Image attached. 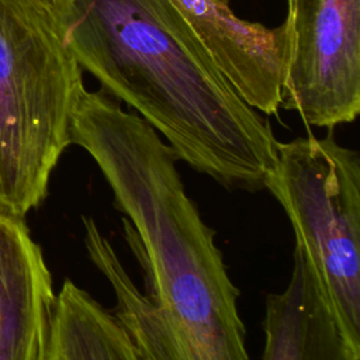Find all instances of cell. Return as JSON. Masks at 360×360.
<instances>
[{
    "instance_id": "1",
    "label": "cell",
    "mask_w": 360,
    "mask_h": 360,
    "mask_svg": "<svg viewBox=\"0 0 360 360\" xmlns=\"http://www.w3.org/2000/svg\"><path fill=\"white\" fill-rule=\"evenodd\" d=\"M70 143L94 159L124 214L145 290L125 270L91 217L84 246L115 295L112 315L138 360H250L239 290L222 252L176 169V155L139 115L82 84L70 112Z\"/></svg>"
},
{
    "instance_id": "2",
    "label": "cell",
    "mask_w": 360,
    "mask_h": 360,
    "mask_svg": "<svg viewBox=\"0 0 360 360\" xmlns=\"http://www.w3.org/2000/svg\"><path fill=\"white\" fill-rule=\"evenodd\" d=\"M52 6L80 69L141 112L177 160L229 190L266 188L278 141L170 0H52Z\"/></svg>"
},
{
    "instance_id": "3",
    "label": "cell",
    "mask_w": 360,
    "mask_h": 360,
    "mask_svg": "<svg viewBox=\"0 0 360 360\" xmlns=\"http://www.w3.org/2000/svg\"><path fill=\"white\" fill-rule=\"evenodd\" d=\"M82 69L51 0H0V211L24 218L70 145Z\"/></svg>"
},
{
    "instance_id": "4",
    "label": "cell",
    "mask_w": 360,
    "mask_h": 360,
    "mask_svg": "<svg viewBox=\"0 0 360 360\" xmlns=\"http://www.w3.org/2000/svg\"><path fill=\"white\" fill-rule=\"evenodd\" d=\"M266 188L284 208L340 328L360 349V156L333 135L277 143Z\"/></svg>"
},
{
    "instance_id": "5",
    "label": "cell",
    "mask_w": 360,
    "mask_h": 360,
    "mask_svg": "<svg viewBox=\"0 0 360 360\" xmlns=\"http://www.w3.org/2000/svg\"><path fill=\"white\" fill-rule=\"evenodd\" d=\"M280 107L307 125L352 122L360 111V0H287Z\"/></svg>"
},
{
    "instance_id": "6",
    "label": "cell",
    "mask_w": 360,
    "mask_h": 360,
    "mask_svg": "<svg viewBox=\"0 0 360 360\" xmlns=\"http://www.w3.org/2000/svg\"><path fill=\"white\" fill-rule=\"evenodd\" d=\"M210 58L252 108L276 114L281 103L284 22L269 28L239 18L226 0H170Z\"/></svg>"
},
{
    "instance_id": "7",
    "label": "cell",
    "mask_w": 360,
    "mask_h": 360,
    "mask_svg": "<svg viewBox=\"0 0 360 360\" xmlns=\"http://www.w3.org/2000/svg\"><path fill=\"white\" fill-rule=\"evenodd\" d=\"M56 292L24 218L0 211V360H45Z\"/></svg>"
},
{
    "instance_id": "8",
    "label": "cell",
    "mask_w": 360,
    "mask_h": 360,
    "mask_svg": "<svg viewBox=\"0 0 360 360\" xmlns=\"http://www.w3.org/2000/svg\"><path fill=\"white\" fill-rule=\"evenodd\" d=\"M263 329V360H360L297 249L288 285L267 295Z\"/></svg>"
},
{
    "instance_id": "9",
    "label": "cell",
    "mask_w": 360,
    "mask_h": 360,
    "mask_svg": "<svg viewBox=\"0 0 360 360\" xmlns=\"http://www.w3.org/2000/svg\"><path fill=\"white\" fill-rule=\"evenodd\" d=\"M45 360H138L111 311L66 278L56 292Z\"/></svg>"
},
{
    "instance_id": "10",
    "label": "cell",
    "mask_w": 360,
    "mask_h": 360,
    "mask_svg": "<svg viewBox=\"0 0 360 360\" xmlns=\"http://www.w3.org/2000/svg\"><path fill=\"white\" fill-rule=\"evenodd\" d=\"M51 1H52V0H51Z\"/></svg>"
}]
</instances>
